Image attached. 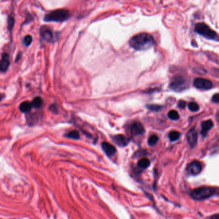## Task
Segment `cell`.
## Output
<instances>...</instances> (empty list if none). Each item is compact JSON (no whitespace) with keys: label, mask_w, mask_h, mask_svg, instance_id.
<instances>
[{"label":"cell","mask_w":219,"mask_h":219,"mask_svg":"<svg viewBox=\"0 0 219 219\" xmlns=\"http://www.w3.org/2000/svg\"><path fill=\"white\" fill-rule=\"evenodd\" d=\"M130 131H131L133 136H139L143 134L145 132V129L143 125L139 122H135L132 125L131 128H130Z\"/></svg>","instance_id":"cell-10"},{"label":"cell","mask_w":219,"mask_h":219,"mask_svg":"<svg viewBox=\"0 0 219 219\" xmlns=\"http://www.w3.org/2000/svg\"><path fill=\"white\" fill-rule=\"evenodd\" d=\"M212 101L214 102V103H216L217 104L218 103V101H219V98H218V93H216L215 95H214L212 97Z\"/></svg>","instance_id":"cell-26"},{"label":"cell","mask_w":219,"mask_h":219,"mask_svg":"<svg viewBox=\"0 0 219 219\" xmlns=\"http://www.w3.org/2000/svg\"><path fill=\"white\" fill-rule=\"evenodd\" d=\"M147 107L149 109L152 111H159L161 110L162 108L161 106H159V105H155V104L148 105V106H147Z\"/></svg>","instance_id":"cell-23"},{"label":"cell","mask_w":219,"mask_h":219,"mask_svg":"<svg viewBox=\"0 0 219 219\" xmlns=\"http://www.w3.org/2000/svg\"><path fill=\"white\" fill-rule=\"evenodd\" d=\"M8 28L10 30H12V28H13L14 24V19L12 18V17H9L8 18Z\"/></svg>","instance_id":"cell-25"},{"label":"cell","mask_w":219,"mask_h":219,"mask_svg":"<svg viewBox=\"0 0 219 219\" xmlns=\"http://www.w3.org/2000/svg\"><path fill=\"white\" fill-rule=\"evenodd\" d=\"M155 44L153 37L147 33H140L130 39L129 44L138 51H145L151 48Z\"/></svg>","instance_id":"cell-1"},{"label":"cell","mask_w":219,"mask_h":219,"mask_svg":"<svg viewBox=\"0 0 219 219\" xmlns=\"http://www.w3.org/2000/svg\"><path fill=\"white\" fill-rule=\"evenodd\" d=\"M10 65L9 55L7 53H4L2 55V57L0 61V72H5L8 70Z\"/></svg>","instance_id":"cell-12"},{"label":"cell","mask_w":219,"mask_h":219,"mask_svg":"<svg viewBox=\"0 0 219 219\" xmlns=\"http://www.w3.org/2000/svg\"><path fill=\"white\" fill-rule=\"evenodd\" d=\"M158 136L156 134L151 135L148 139V143L150 146H154L155 145L157 144L158 141Z\"/></svg>","instance_id":"cell-18"},{"label":"cell","mask_w":219,"mask_h":219,"mask_svg":"<svg viewBox=\"0 0 219 219\" xmlns=\"http://www.w3.org/2000/svg\"><path fill=\"white\" fill-rule=\"evenodd\" d=\"M113 140L118 146L123 147L127 146L129 142V139L126 136L121 134L116 135L113 137Z\"/></svg>","instance_id":"cell-9"},{"label":"cell","mask_w":219,"mask_h":219,"mask_svg":"<svg viewBox=\"0 0 219 219\" xmlns=\"http://www.w3.org/2000/svg\"><path fill=\"white\" fill-rule=\"evenodd\" d=\"M168 116L172 120H177L179 118V113L175 110L170 111L169 114H168Z\"/></svg>","instance_id":"cell-20"},{"label":"cell","mask_w":219,"mask_h":219,"mask_svg":"<svg viewBox=\"0 0 219 219\" xmlns=\"http://www.w3.org/2000/svg\"><path fill=\"white\" fill-rule=\"evenodd\" d=\"M188 142L192 147H195L197 144L198 135L195 128L190 129L187 134Z\"/></svg>","instance_id":"cell-8"},{"label":"cell","mask_w":219,"mask_h":219,"mask_svg":"<svg viewBox=\"0 0 219 219\" xmlns=\"http://www.w3.org/2000/svg\"><path fill=\"white\" fill-rule=\"evenodd\" d=\"M215 193V188L204 186L193 190L191 192V197L195 200H204L211 197Z\"/></svg>","instance_id":"cell-4"},{"label":"cell","mask_w":219,"mask_h":219,"mask_svg":"<svg viewBox=\"0 0 219 219\" xmlns=\"http://www.w3.org/2000/svg\"><path fill=\"white\" fill-rule=\"evenodd\" d=\"M3 96L1 94H0V102H1V100L3 99Z\"/></svg>","instance_id":"cell-29"},{"label":"cell","mask_w":219,"mask_h":219,"mask_svg":"<svg viewBox=\"0 0 219 219\" xmlns=\"http://www.w3.org/2000/svg\"><path fill=\"white\" fill-rule=\"evenodd\" d=\"M42 104H43V102H42V98L40 97L35 98L33 100V101L32 102V106L35 107V108L41 107L42 106Z\"/></svg>","instance_id":"cell-19"},{"label":"cell","mask_w":219,"mask_h":219,"mask_svg":"<svg viewBox=\"0 0 219 219\" xmlns=\"http://www.w3.org/2000/svg\"><path fill=\"white\" fill-rule=\"evenodd\" d=\"M32 37L28 35L27 36L25 37L24 38V44L26 45V46H29V45L32 43Z\"/></svg>","instance_id":"cell-24"},{"label":"cell","mask_w":219,"mask_h":219,"mask_svg":"<svg viewBox=\"0 0 219 219\" xmlns=\"http://www.w3.org/2000/svg\"><path fill=\"white\" fill-rule=\"evenodd\" d=\"M170 89L175 91H182L188 87V84L184 78L181 76H175L172 80L170 84Z\"/></svg>","instance_id":"cell-5"},{"label":"cell","mask_w":219,"mask_h":219,"mask_svg":"<svg viewBox=\"0 0 219 219\" xmlns=\"http://www.w3.org/2000/svg\"><path fill=\"white\" fill-rule=\"evenodd\" d=\"M102 148L106 155L109 157L114 156L116 152L115 147L107 142H103L102 143Z\"/></svg>","instance_id":"cell-11"},{"label":"cell","mask_w":219,"mask_h":219,"mask_svg":"<svg viewBox=\"0 0 219 219\" xmlns=\"http://www.w3.org/2000/svg\"><path fill=\"white\" fill-rule=\"evenodd\" d=\"M50 109H52L53 112L57 111V107L56 106H55V105H52V106H50Z\"/></svg>","instance_id":"cell-28"},{"label":"cell","mask_w":219,"mask_h":219,"mask_svg":"<svg viewBox=\"0 0 219 219\" xmlns=\"http://www.w3.org/2000/svg\"><path fill=\"white\" fill-rule=\"evenodd\" d=\"M66 136L68 138L77 139H79L80 138V134L77 130H72V131L68 133L66 135Z\"/></svg>","instance_id":"cell-21"},{"label":"cell","mask_w":219,"mask_h":219,"mask_svg":"<svg viewBox=\"0 0 219 219\" xmlns=\"http://www.w3.org/2000/svg\"><path fill=\"white\" fill-rule=\"evenodd\" d=\"M70 17V13L69 10L66 9H58L52 11L47 14L44 16V21L50 22H60L64 21Z\"/></svg>","instance_id":"cell-3"},{"label":"cell","mask_w":219,"mask_h":219,"mask_svg":"<svg viewBox=\"0 0 219 219\" xmlns=\"http://www.w3.org/2000/svg\"><path fill=\"white\" fill-rule=\"evenodd\" d=\"M195 32L197 33L200 34L201 35L203 36L204 38L208 39L214 40L216 41H218V35L215 31L213 30L211 28L205 23H199L195 25Z\"/></svg>","instance_id":"cell-2"},{"label":"cell","mask_w":219,"mask_h":219,"mask_svg":"<svg viewBox=\"0 0 219 219\" xmlns=\"http://www.w3.org/2000/svg\"><path fill=\"white\" fill-rule=\"evenodd\" d=\"M213 127V123L212 120L209 119L203 121L201 124V134L203 136L205 137L207 136V133L211 130Z\"/></svg>","instance_id":"cell-13"},{"label":"cell","mask_w":219,"mask_h":219,"mask_svg":"<svg viewBox=\"0 0 219 219\" xmlns=\"http://www.w3.org/2000/svg\"><path fill=\"white\" fill-rule=\"evenodd\" d=\"M169 137L170 140L171 141L173 142L175 141H177L179 139V138H180V133L177 131H175V130H174V131H172L171 132L169 133Z\"/></svg>","instance_id":"cell-17"},{"label":"cell","mask_w":219,"mask_h":219,"mask_svg":"<svg viewBox=\"0 0 219 219\" xmlns=\"http://www.w3.org/2000/svg\"><path fill=\"white\" fill-rule=\"evenodd\" d=\"M41 34L42 35V38H43L45 41H52L53 33L52 32V30H50L49 28L44 27L41 28Z\"/></svg>","instance_id":"cell-14"},{"label":"cell","mask_w":219,"mask_h":219,"mask_svg":"<svg viewBox=\"0 0 219 219\" xmlns=\"http://www.w3.org/2000/svg\"><path fill=\"white\" fill-rule=\"evenodd\" d=\"M150 164V161L149 159L143 158L138 161V166L141 169H147Z\"/></svg>","instance_id":"cell-16"},{"label":"cell","mask_w":219,"mask_h":219,"mask_svg":"<svg viewBox=\"0 0 219 219\" xmlns=\"http://www.w3.org/2000/svg\"><path fill=\"white\" fill-rule=\"evenodd\" d=\"M188 109L192 112H196L199 110V106L196 102H190L188 104Z\"/></svg>","instance_id":"cell-22"},{"label":"cell","mask_w":219,"mask_h":219,"mask_svg":"<svg viewBox=\"0 0 219 219\" xmlns=\"http://www.w3.org/2000/svg\"><path fill=\"white\" fill-rule=\"evenodd\" d=\"M187 171L189 175H197L202 171V164L199 161H193L188 166Z\"/></svg>","instance_id":"cell-7"},{"label":"cell","mask_w":219,"mask_h":219,"mask_svg":"<svg viewBox=\"0 0 219 219\" xmlns=\"http://www.w3.org/2000/svg\"><path fill=\"white\" fill-rule=\"evenodd\" d=\"M32 103L26 101V102H23V103L20 105L19 109H20V111L23 113H27V112H29L32 109Z\"/></svg>","instance_id":"cell-15"},{"label":"cell","mask_w":219,"mask_h":219,"mask_svg":"<svg viewBox=\"0 0 219 219\" xmlns=\"http://www.w3.org/2000/svg\"><path fill=\"white\" fill-rule=\"evenodd\" d=\"M193 84L195 87L200 89L208 90L213 87V83L203 78H197L194 80Z\"/></svg>","instance_id":"cell-6"},{"label":"cell","mask_w":219,"mask_h":219,"mask_svg":"<svg viewBox=\"0 0 219 219\" xmlns=\"http://www.w3.org/2000/svg\"><path fill=\"white\" fill-rule=\"evenodd\" d=\"M186 102L184 101H183V100H181L178 103V107H180V108H184L186 106Z\"/></svg>","instance_id":"cell-27"}]
</instances>
